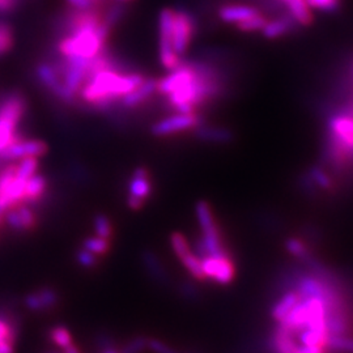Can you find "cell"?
Returning a JSON list of instances; mask_svg holds the SVG:
<instances>
[{
    "label": "cell",
    "mask_w": 353,
    "mask_h": 353,
    "mask_svg": "<svg viewBox=\"0 0 353 353\" xmlns=\"http://www.w3.org/2000/svg\"><path fill=\"white\" fill-rule=\"evenodd\" d=\"M145 80L139 72H122L119 65H115L89 76L79 93L81 100L90 108L108 110Z\"/></svg>",
    "instance_id": "cell-2"
},
{
    "label": "cell",
    "mask_w": 353,
    "mask_h": 353,
    "mask_svg": "<svg viewBox=\"0 0 353 353\" xmlns=\"http://www.w3.org/2000/svg\"><path fill=\"white\" fill-rule=\"evenodd\" d=\"M67 3L75 10L97 8V3L94 0H67Z\"/></svg>",
    "instance_id": "cell-46"
},
{
    "label": "cell",
    "mask_w": 353,
    "mask_h": 353,
    "mask_svg": "<svg viewBox=\"0 0 353 353\" xmlns=\"http://www.w3.org/2000/svg\"><path fill=\"white\" fill-rule=\"evenodd\" d=\"M267 19L261 12L255 13L252 17L240 21L236 26L240 29L241 32H256V30H262L265 28Z\"/></svg>",
    "instance_id": "cell-34"
},
{
    "label": "cell",
    "mask_w": 353,
    "mask_h": 353,
    "mask_svg": "<svg viewBox=\"0 0 353 353\" xmlns=\"http://www.w3.org/2000/svg\"><path fill=\"white\" fill-rule=\"evenodd\" d=\"M326 345H301L299 347L297 353H327Z\"/></svg>",
    "instance_id": "cell-47"
},
{
    "label": "cell",
    "mask_w": 353,
    "mask_h": 353,
    "mask_svg": "<svg viewBox=\"0 0 353 353\" xmlns=\"http://www.w3.org/2000/svg\"><path fill=\"white\" fill-rule=\"evenodd\" d=\"M94 343V347L100 351H108V350H112V348H117V341L112 334L106 332V331H100L97 332V335L94 336L93 339Z\"/></svg>",
    "instance_id": "cell-38"
},
{
    "label": "cell",
    "mask_w": 353,
    "mask_h": 353,
    "mask_svg": "<svg viewBox=\"0 0 353 353\" xmlns=\"http://www.w3.org/2000/svg\"><path fill=\"white\" fill-rule=\"evenodd\" d=\"M93 229H94L96 236H99L101 239L110 241V239L113 237V224H112V220L106 214H100L94 217Z\"/></svg>",
    "instance_id": "cell-28"
},
{
    "label": "cell",
    "mask_w": 353,
    "mask_h": 353,
    "mask_svg": "<svg viewBox=\"0 0 353 353\" xmlns=\"http://www.w3.org/2000/svg\"><path fill=\"white\" fill-rule=\"evenodd\" d=\"M100 1L102 3V1H106V0H100Z\"/></svg>",
    "instance_id": "cell-54"
},
{
    "label": "cell",
    "mask_w": 353,
    "mask_h": 353,
    "mask_svg": "<svg viewBox=\"0 0 353 353\" xmlns=\"http://www.w3.org/2000/svg\"><path fill=\"white\" fill-rule=\"evenodd\" d=\"M143 265L153 280L161 284L168 283V274L165 271L164 265H161L159 256L154 252H145L143 254Z\"/></svg>",
    "instance_id": "cell-23"
},
{
    "label": "cell",
    "mask_w": 353,
    "mask_h": 353,
    "mask_svg": "<svg viewBox=\"0 0 353 353\" xmlns=\"http://www.w3.org/2000/svg\"><path fill=\"white\" fill-rule=\"evenodd\" d=\"M16 210H17L19 216L21 219L24 230L26 232L34 230V228L37 225V216L33 212V210L28 204H24V203L16 205Z\"/></svg>",
    "instance_id": "cell-33"
},
{
    "label": "cell",
    "mask_w": 353,
    "mask_h": 353,
    "mask_svg": "<svg viewBox=\"0 0 353 353\" xmlns=\"http://www.w3.org/2000/svg\"><path fill=\"white\" fill-rule=\"evenodd\" d=\"M94 1L97 3V6H99V4H101V1H100V0H94Z\"/></svg>",
    "instance_id": "cell-53"
},
{
    "label": "cell",
    "mask_w": 353,
    "mask_h": 353,
    "mask_svg": "<svg viewBox=\"0 0 353 353\" xmlns=\"http://www.w3.org/2000/svg\"><path fill=\"white\" fill-rule=\"evenodd\" d=\"M330 150L338 160H344L353 153V115L339 113L328 122Z\"/></svg>",
    "instance_id": "cell-5"
},
{
    "label": "cell",
    "mask_w": 353,
    "mask_h": 353,
    "mask_svg": "<svg viewBox=\"0 0 353 353\" xmlns=\"http://www.w3.org/2000/svg\"><path fill=\"white\" fill-rule=\"evenodd\" d=\"M285 249L290 252V255H293L294 258L306 262L310 258V252L306 246V243L300 239H288L285 241Z\"/></svg>",
    "instance_id": "cell-31"
},
{
    "label": "cell",
    "mask_w": 353,
    "mask_h": 353,
    "mask_svg": "<svg viewBox=\"0 0 353 353\" xmlns=\"http://www.w3.org/2000/svg\"><path fill=\"white\" fill-rule=\"evenodd\" d=\"M195 135L198 139L212 144H227L233 140V132L225 127L201 125L195 128Z\"/></svg>",
    "instance_id": "cell-17"
},
{
    "label": "cell",
    "mask_w": 353,
    "mask_h": 353,
    "mask_svg": "<svg viewBox=\"0 0 353 353\" xmlns=\"http://www.w3.org/2000/svg\"><path fill=\"white\" fill-rule=\"evenodd\" d=\"M59 293L58 290L45 287L41 290H34L24 297V306L32 313H45L55 309L59 303Z\"/></svg>",
    "instance_id": "cell-13"
},
{
    "label": "cell",
    "mask_w": 353,
    "mask_h": 353,
    "mask_svg": "<svg viewBox=\"0 0 353 353\" xmlns=\"http://www.w3.org/2000/svg\"><path fill=\"white\" fill-rule=\"evenodd\" d=\"M301 300L300 294L294 290H288L284 292V294L279 299L276 303H274V306L271 307V316L280 322L283 321L285 316L290 314L292 309L299 303Z\"/></svg>",
    "instance_id": "cell-19"
},
{
    "label": "cell",
    "mask_w": 353,
    "mask_h": 353,
    "mask_svg": "<svg viewBox=\"0 0 353 353\" xmlns=\"http://www.w3.org/2000/svg\"><path fill=\"white\" fill-rule=\"evenodd\" d=\"M179 293L183 299L189 300V301H194L198 300L201 296V292L198 290L196 285H194L192 283H183L179 288Z\"/></svg>",
    "instance_id": "cell-43"
},
{
    "label": "cell",
    "mask_w": 353,
    "mask_h": 353,
    "mask_svg": "<svg viewBox=\"0 0 353 353\" xmlns=\"http://www.w3.org/2000/svg\"><path fill=\"white\" fill-rule=\"evenodd\" d=\"M115 1H121V3H128V1H131V0H115Z\"/></svg>",
    "instance_id": "cell-52"
},
{
    "label": "cell",
    "mask_w": 353,
    "mask_h": 353,
    "mask_svg": "<svg viewBox=\"0 0 353 353\" xmlns=\"http://www.w3.org/2000/svg\"><path fill=\"white\" fill-rule=\"evenodd\" d=\"M148 350L153 353H179L176 352V350L170 348L164 341L154 339V338L148 339Z\"/></svg>",
    "instance_id": "cell-45"
},
{
    "label": "cell",
    "mask_w": 353,
    "mask_h": 353,
    "mask_svg": "<svg viewBox=\"0 0 353 353\" xmlns=\"http://www.w3.org/2000/svg\"><path fill=\"white\" fill-rule=\"evenodd\" d=\"M110 30L112 29L103 24V21L100 26L81 28L64 36L58 43V51L63 58L81 57L92 59L105 50Z\"/></svg>",
    "instance_id": "cell-3"
},
{
    "label": "cell",
    "mask_w": 353,
    "mask_h": 353,
    "mask_svg": "<svg viewBox=\"0 0 353 353\" xmlns=\"http://www.w3.org/2000/svg\"><path fill=\"white\" fill-rule=\"evenodd\" d=\"M0 353H14V343L10 341H0Z\"/></svg>",
    "instance_id": "cell-48"
},
{
    "label": "cell",
    "mask_w": 353,
    "mask_h": 353,
    "mask_svg": "<svg viewBox=\"0 0 353 353\" xmlns=\"http://www.w3.org/2000/svg\"><path fill=\"white\" fill-rule=\"evenodd\" d=\"M26 110V101L24 96L19 92H13L4 97L0 105V119L10 122L13 126H19Z\"/></svg>",
    "instance_id": "cell-14"
},
{
    "label": "cell",
    "mask_w": 353,
    "mask_h": 353,
    "mask_svg": "<svg viewBox=\"0 0 353 353\" xmlns=\"http://www.w3.org/2000/svg\"><path fill=\"white\" fill-rule=\"evenodd\" d=\"M12 28L6 23H0V55L8 52L12 49Z\"/></svg>",
    "instance_id": "cell-37"
},
{
    "label": "cell",
    "mask_w": 353,
    "mask_h": 353,
    "mask_svg": "<svg viewBox=\"0 0 353 353\" xmlns=\"http://www.w3.org/2000/svg\"><path fill=\"white\" fill-rule=\"evenodd\" d=\"M48 189V181L43 176L34 174L26 181L24 204H34L42 201Z\"/></svg>",
    "instance_id": "cell-21"
},
{
    "label": "cell",
    "mask_w": 353,
    "mask_h": 353,
    "mask_svg": "<svg viewBox=\"0 0 353 353\" xmlns=\"http://www.w3.org/2000/svg\"><path fill=\"white\" fill-rule=\"evenodd\" d=\"M62 353H81L80 352V348L76 345L75 343H72L71 345L65 347Z\"/></svg>",
    "instance_id": "cell-49"
},
{
    "label": "cell",
    "mask_w": 353,
    "mask_h": 353,
    "mask_svg": "<svg viewBox=\"0 0 353 353\" xmlns=\"http://www.w3.org/2000/svg\"><path fill=\"white\" fill-rule=\"evenodd\" d=\"M38 159L37 157H26L20 160V164H17V178L28 181L29 178L37 174Z\"/></svg>",
    "instance_id": "cell-32"
},
{
    "label": "cell",
    "mask_w": 353,
    "mask_h": 353,
    "mask_svg": "<svg viewBox=\"0 0 353 353\" xmlns=\"http://www.w3.org/2000/svg\"><path fill=\"white\" fill-rule=\"evenodd\" d=\"M152 181L150 170L144 166H139L134 170L128 182V196L127 204L132 211H139L151 196Z\"/></svg>",
    "instance_id": "cell-8"
},
{
    "label": "cell",
    "mask_w": 353,
    "mask_h": 353,
    "mask_svg": "<svg viewBox=\"0 0 353 353\" xmlns=\"http://www.w3.org/2000/svg\"><path fill=\"white\" fill-rule=\"evenodd\" d=\"M48 153V144L42 140H21L0 152L1 161H14L26 157H42Z\"/></svg>",
    "instance_id": "cell-11"
},
{
    "label": "cell",
    "mask_w": 353,
    "mask_h": 353,
    "mask_svg": "<svg viewBox=\"0 0 353 353\" xmlns=\"http://www.w3.org/2000/svg\"><path fill=\"white\" fill-rule=\"evenodd\" d=\"M201 261L205 279H211L220 285H228L234 280L236 265L232 256H205Z\"/></svg>",
    "instance_id": "cell-10"
},
{
    "label": "cell",
    "mask_w": 353,
    "mask_h": 353,
    "mask_svg": "<svg viewBox=\"0 0 353 353\" xmlns=\"http://www.w3.org/2000/svg\"><path fill=\"white\" fill-rule=\"evenodd\" d=\"M49 339L51 343L59 348L64 350L65 347L71 345L72 341V334L70 332V330L65 326H54L49 331Z\"/></svg>",
    "instance_id": "cell-26"
},
{
    "label": "cell",
    "mask_w": 353,
    "mask_h": 353,
    "mask_svg": "<svg viewBox=\"0 0 353 353\" xmlns=\"http://www.w3.org/2000/svg\"><path fill=\"white\" fill-rule=\"evenodd\" d=\"M76 262H77V265L83 267V268H85V270L96 268L97 265H99L97 255L92 254V252L83 249V248L76 254Z\"/></svg>",
    "instance_id": "cell-40"
},
{
    "label": "cell",
    "mask_w": 353,
    "mask_h": 353,
    "mask_svg": "<svg viewBox=\"0 0 353 353\" xmlns=\"http://www.w3.org/2000/svg\"><path fill=\"white\" fill-rule=\"evenodd\" d=\"M201 125H203V121L198 113H176V115L168 117L154 123L152 126L151 132L152 135L157 138H165L195 130Z\"/></svg>",
    "instance_id": "cell-7"
},
{
    "label": "cell",
    "mask_w": 353,
    "mask_h": 353,
    "mask_svg": "<svg viewBox=\"0 0 353 353\" xmlns=\"http://www.w3.org/2000/svg\"><path fill=\"white\" fill-rule=\"evenodd\" d=\"M148 339L150 338L144 335H138L131 341H127L118 351L119 353H143L145 350H148Z\"/></svg>",
    "instance_id": "cell-35"
},
{
    "label": "cell",
    "mask_w": 353,
    "mask_h": 353,
    "mask_svg": "<svg viewBox=\"0 0 353 353\" xmlns=\"http://www.w3.org/2000/svg\"><path fill=\"white\" fill-rule=\"evenodd\" d=\"M157 92V80L154 79H147L140 87L137 89H134L132 92H130L128 94H126L122 100L121 103L123 108L127 109H131V108H137L141 103L150 100L152 94Z\"/></svg>",
    "instance_id": "cell-16"
},
{
    "label": "cell",
    "mask_w": 353,
    "mask_h": 353,
    "mask_svg": "<svg viewBox=\"0 0 353 353\" xmlns=\"http://www.w3.org/2000/svg\"><path fill=\"white\" fill-rule=\"evenodd\" d=\"M36 75H37L38 81L50 93H52L58 100H61L67 105L74 103L72 99L67 94V92L64 89L62 80L59 77L55 65L50 63H41L36 68Z\"/></svg>",
    "instance_id": "cell-12"
},
{
    "label": "cell",
    "mask_w": 353,
    "mask_h": 353,
    "mask_svg": "<svg viewBox=\"0 0 353 353\" xmlns=\"http://www.w3.org/2000/svg\"><path fill=\"white\" fill-rule=\"evenodd\" d=\"M195 214L202 230V237L196 243V255L202 259L205 256H232L224 246L220 229L216 224L211 205L204 201L196 203Z\"/></svg>",
    "instance_id": "cell-4"
},
{
    "label": "cell",
    "mask_w": 353,
    "mask_h": 353,
    "mask_svg": "<svg viewBox=\"0 0 353 353\" xmlns=\"http://www.w3.org/2000/svg\"><path fill=\"white\" fill-rule=\"evenodd\" d=\"M23 140V137L17 132V127L13 126L10 122L0 119V152L4 151L14 143Z\"/></svg>",
    "instance_id": "cell-25"
},
{
    "label": "cell",
    "mask_w": 353,
    "mask_h": 353,
    "mask_svg": "<svg viewBox=\"0 0 353 353\" xmlns=\"http://www.w3.org/2000/svg\"><path fill=\"white\" fill-rule=\"evenodd\" d=\"M17 176V165L10 164L0 170V195L8 189V186Z\"/></svg>",
    "instance_id": "cell-39"
},
{
    "label": "cell",
    "mask_w": 353,
    "mask_h": 353,
    "mask_svg": "<svg viewBox=\"0 0 353 353\" xmlns=\"http://www.w3.org/2000/svg\"><path fill=\"white\" fill-rule=\"evenodd\" d=\"M327 351L339 353H353V339L345 335H332L326 341Z\"/></svg>",
    "instance_id": "cell-27"
},
{
    "label": "cell",
    "mask_w": 353,
    "mask_h": 353,
    "mask_svg": "<svg viewBox=\"0 0 353 353\" xmlns=\"http://www.w3.org/2000/svg\"><path fill=\"white\" fill-rule=\"evenodd\" d=\"M179 261L182 262V265L186 268V271L191 275V278L195 279L198 281L205 280V275H204V271H203L202 261L192 250L188 252L186 255H183L182 258H179Z\"/></svg>",
    "instance_id": "cell-24"
},
{
    "label": "cell",
    "mask_w": 353,
    "mask_h": 353,
    "mask_svg": "<svg viewBox=\"0 0 353 353\" xmlns=\"http://www.w3.org/2000/svg\"><path fill=\"white\" fill-rule=\"evenodd\" d=\"M83 249L88 250V252L100 256V255H105L110 250V241L101 239L99 236L94 237H88L87 240L83 242Z\"/></svg>",
    "instance_id": "cell-30"
},
{
    "label": "cell",
    "mask_w": 353,
    "mask_h": 353,
    "mask_svg": "<svg viewBox=\"0 0 353 353\" xmlns=\"http://www.w3.org/2000/svg\"><path fill=\"white\" fill-rule=\"evenodd\" d=\"M296 26V21L288 14L278 17L275 20L267 21L265 28L262 29V33L265 38L268 39H275V38L283 37L292 32Z\"/></svg>",
    "instance_id": "cell-20"
},
{
    "label": "cell",
    "mask_w": 353,
    "mask_h": 353,
    "mask_svg": "<svg viewBox=\"0 0 353 353\" xmlns=\"http://www.w3.org/2000/svg\"><path fill=\"white\" fill-rule=\"evenodd\" d=\"M101 353H119V351H118V348H112V350H108Z\"/></svg>",
    "instance_id": "cell-50"
},
{
    "label": "cell",
    "mask_w": 353,
    "mask_h": 353,
    "mask_svg": "<svg viewBox=\"0 0 353 353\" xmlns=\"http://www.w3.org/2000/svg\"><path fill=\"white\" fill-rule=\"evenodd\" d=\"M173 19L174 10L164 8L160 13L159 28H160V61L166 70L172 71L181 63L179 57L173 48Z\"/></svg>",
    "instance_id": "cell-6"
},
{
    "label": "cell",
    "mask_w": 353,
    "mask_h": 353,
    "mask_svg": "<svg viewBox=\"0 0 353 353\" xmlns=\"http://www.w3.org/2000/svg\"><path fill=\"white\" fill-rule=\"evenodd\" d=\"M3 221H4V216H0V227H1V224H3Z\"/></svg>",
    "instance_id": "cell-51"
},
{
    "label": "cell",
    "mask_w": 353,
    "mask_h": 353,
    "mask_svg": "<svg viewBox=\"0 0 353 353\" xmlns=\"http://www.w3.org/2000/svg\"><path fill=\"white\" fill-rule=\"evenodd\" d=\"M290 16L300 26H309L313 21L310 6L306 0H285Z\"/></svg>",
    "instance_id": "cell-22"
},
{
    "label": "cell",
    "mask_w": 353,
    "mask_h": 353,
    "mask_svg": "<svg viewBox=\"0 0 353 353\" xmlns=\"http://www.w3.org/2000/svg\"><path fill=\"white\" fill-rule=\"evenodd\" d=\"M170 245H172V249L176 255V258H182L183 255H186L188 252H191V248H190L189 241L186 240V237L182 234V233H173L170 236Z\"/></svg>",
    "instance_id": "cell-36"
},
{
    "label": "cell",
    "mask_w": 353,
    "mask_h": 353,
    "mask_svg": "<svg viewBox=\"0 0 353 353\" xmlns=\"http://www.w3.org/2000/svg\"><path fill=\"white\" fill-rule=\"evenodd\" d=\"M310 179L316 183V186L322 189H328L331 186V181L328 178L327 173H325L321 169H314L310 172Z\"/></svg>",
    "instance_id": "cell-44"
},
{
    "label": "cell",
    "mask_w": 353,
    "mask_h": 353,
    "mask_svg": "<svg viewBox=\"0 0 353 353\" xmlns=\"http://www.w3.org/2000/svg\"><path fill=\"white\" fill-rule=\"evenodd\" d=\"M223 89V76L204 62H181L157 81V92L176 113H196L199 106L220 97Z\"/></svg>",
    "instance_id": "cell-1"
},
{
    "label": "cell",
    "mask_w": 353,
    "mask_h": 353,
    "mask_svg": "<svg viewBox=\"0 0 353 353\" xmlns=\"http://www.w3.org/2000/svg\"><path fill=\"white\" fill-rule=\"evenodd\" d=\"M126 12L127 10L125 3L117 1V3L113 4V6L106 11V13L102 16V21H103V24H106V26L112 29L113 26H117V24L122 20V17L126 14Z\"/></svg>",
    "instance_id": "cell-29"
},
{
    "label": "cell",
    "mask_w": 353,
    "mask_h": 353,
    "mask_svg": "<svg viewBox=\"0 0 353 353\" xmlns=\"http://www.w3.org/2000/svg\"><path fill=\"white\" fill-rule=\"evenodd\" d=\"M48 353H55V352H48Z\"/></svg>",
    "instance_id": "cell-55"
},
{
    "label": "cell",
    "mask_w": 353,
    "mask_h": 353,
    "mask_svg": "<svg viewBox=\"0 0 353 353\" xmlns=\"http://www.w3.org/2000/svg\"><path fill=\"white\" fill-rule=\"evenodd\" d=\"M255 8L249 7V6H240V4H228L223 6L219 10V17L229 24H239L240 21H243L249 17L254 16L255 13H258Z\"/></svg>",
    "instance_id": "cell-18"
},
{
    "label": "cell",
    "mask_w": 353,
    "mask_h": 353,
    "mask_svg": "<svg viewBox=\"0 0 353 353\" xmlns=\"http://www.w3.org/2000/svg\"><path fill=\"white\" fill-rule=\"evenodd\" d=\"M20 335V331L13 328L11 325L0 319V341H10L16 343Z\"/></svg>",
    "instance_id": "cell-42"
},
{
    "label": "cell",
    "mask_w": 353,
    "mask_h": 353,
    "mask_svg": "<svg viewBox=\"0 0 353 353\" xmlns=\"http://www.w3.org/2000/svg\"><path fill=\"white\" fill-rule=\"evenodd\" d=\"M306 1L310 7L325 12H335L341 4V0H306Z\"/></svg>",
    "instance_id": "cell-41"
},
{
    "label": "cell",
    "mask_w": 353,
    "mask_h": 353,
    "mask_svg": "<svg viewBox=\"0 0 353 353\" xmlns=\"http://www.w3.org/2000/svg\"><path fill=\"white\" fill-rule=\"evenodd\" d=\"M294 336V332L278 323L270 338V348L274 353H297L300 344Z\"/></svg>",
    "instance_id": "cell-15"
},
{
    "label": "cell",
    "mask_w": 353,
    "mask_h": 353,
    "mask_svg": "<svg viewBox=\"0 0 353 353\" xmlns=\"http://www.w3.org/2000/svg\"><path fill=\"white\" fill-rule=\"evenodd\" d=\"M196 23L191 13L185 10L174 11V19H173V32H172V39H173V48L178 57L183 55L189 50L190 43L195 34Z\"/></svg>",
    "instance_id": "cell-9"
}]
</instances>
